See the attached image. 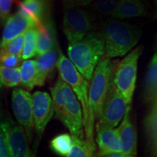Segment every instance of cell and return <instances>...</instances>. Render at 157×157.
Returning <instances> with one entry per match:
<instances>
[{"instance_id": "obj_1", "label": "cell", "mask_w": 157, "mask_h": 157, "mask_svg": "<svg viewBox=\"0 0 157 157\" xmlns=\"http://www.w3.org/2000/svg\"><path fill=\"white\" fill-rule=\"evenodd\" d=\"M51 93L56 119L67 127L71 136L85 137L81 104L70 86L60 77Z\"/></svg>"}, {"instance_id": "obj_2", "label": "cell", "mask_w": 157, "mask_h": 157, "mask_svg": "<svg viewBox=\"0 0 157 157\" xmlns=\"http://www.w3.org/2000/svg\"><path fill=\"white\" fill-rule=\"evenodd\" d=\"M105 54V41L101 30L90 31L81 40L69 44V60L88 82L98 62Z\"/></svg>"}, {"instance_id": "obj_3", "label": "cell", "mask_w": 157, "mask_h": 157, "mask_svg": "<svg viewBox=\"0 0 157 157\" xmlns=\"http://www.w3.org/2000/svg\"><path fill=\"white\" fill-rule=\"evenodd\" d=\"M56 67L58 68L60 77L70 86L81 104L85 138L92 142H95V124L92 121L90 113L88 81L79 73L71 61L66 58L60 50Z\"/></svg>"}, {"instance_id": "obj_4", "label": "cell", "mask_w": 157, "mask_h": 157, "mask_svg": "<svg viewBox=\"0 0 157 157\" xmlns=\"http://www.w3.org/2000/svg\"><path fill=\"white\" fill-rule=\"evenodd\" d=\"M105 41V52L109 58L125 56L140 40V26L118 20L105 21L102 26Z\"/></svg>"}, {"instance_id": "obj_5", "label": "cell", "mask_w": 157, "mask_h": 157, "mask_svg": "<svg viewBox=\"0 0 157 157\" xmlns=\"http://www.w3.org/2000/svg\"><path fill=\"white\" fill-rule=\"evenodd\" d=\"M110 58L106 56L101 59L90 80L88 91L90 113L91 120L94 124L101 113L113 80L116 66Z\"/></svg>"}, {"instance_id": "obj_6", "label": "cell", "mask_w": 157, "mask_h": 157, "mask_svg": "<svg viewBox=\"0 0 157 157\" xmlns=\"http://www.w3.org/2000/svg\"><path fill=\"white\" fill-rule=\"evenodd\" d=\"M142 52V46L131 51L116 66L113 72V83L129 105L132 104L137 79V63Z\"/></svg>"}, {"instance_id": "obj_7", "label": "cell", "mask_w": 157, "mask_h": 157, "mask_svg": "<svg viewBox=\"0 0 157 157\" xmlns=\"http://www.w3.org/2000/svg\"><path fill=\"white\" fill-rule=\"evenodd\" d=\"M94 14L79 7L65 8L63 29L69 44L78 42L94 28Z\"/></svg>"}, {"instance_id": "obj_8", "label": "cell", "mask_w": 157, "mask_h": 157, "mask_svg": "<svg viewBox=\"0 0 157 157\" xmlns=\"http://www.w3.org/2000/svg\"><path fill=\"white\" fill-rule=\"evenodd\" d=\"M128 105L124 98L118 91L113 79L95 126L116 127L122 120Z\"/></svg>"}, {"instance_id": "obj_9", "label": "cell", "mask_w": 157, "mask_h": 157, "mask_svg": "<svg viewBox=\"0 0 157 157\" xmlns=\"http://www.w3.org/2000/svg\"><path fill=\"white\" fill-rule=\"evenodd\" d=\"M0 129L3 131L8 144L10 156L30 157L31 153L28 144V137L24 129L12 119L0 121Z\"/></svg>"}, {"instance_id": "obj_10", "label": "cell", "mask_w": 157, "mask_h": 157, "mask_svg": "<svg viewBox=\"0 0 157 157\" xmlns=\"http://www.w3.org/2000/svg\"><path fill=\"white\" fill-rule=\"evenodd\" d=\"M12 101L15 117L24 129L28 140L31 141L34 127L32 95L26 90L15 89L13 92Z\"/></svg>"}, {"instance_id": "obj_11", "label": "cell", "mask_w": 157, "mask_h": 157, "mask_svg": "<svg viewBox=\"0 0 157 157\" xmlns=\"http://www.w3.org/2000/svg\"><path fill=\"white\" fill-rule=\"evenodd\" d=\"M32 111L35 131L40 140L45 127L54 114L53 103L48 93L36 91L33 94Z\"/></svg>"}, {"instance_id": "obj_12", "label": "cell", "mask_w": 157, "mask_h": 157, "mask_svg": "<svg viewBox=\"0 0 157 157\" xmlns=\"http://www.w3.org/2000/svg\"><path fill=\"white\" fill-rule=\"evenodd\" d=\"M131 105L127 106L121 124L118 127L121 152L125 157L137 155V132L130 119Z\"/></svg>"}, {"instance_id": "obj_13", "label": "cell", "mask_w": 157, "mask_h": 157, "mask_svg": "<svg viewBox=\"0 0 157 157\" xmlns=\"http://www.w3.org/2000/svg\"><path fill=\"white\" fill-rule=\"evenodd\" d=\"M96 142L98 146V156H107L113 153L121 152L118 129L107 126H95Z\"/></svg>"}, {"instance_id": "obj_14", "label": "cell", "mask_w": 157, "mask_h": 157, "mask_svg": "<svg viewBox=\"0 0 157 157\" xmlns=\"http://www.w3.org/2000/svg\"><path fill=\"white\" fill-rule=\"evenodd\" d=\"M36 28L38 29L36 44V54L38 56L58 47L56 27L51 17L45 15L41 23L36 25Z\"/></svg>"}, {"instance_id": "obj_15", "label": "cell", "mask_w": 157, "mask_h": 157, "mask_svg": "<svg viewBox=\"0 0 157 157\" xmlns=\"http://www.w3.org/2000/svg\"><path fill=\"white\" fill-rule=\"evenodd\" d=\"M35 26H36V24L32 19L19 13L9 17L3 31L2 39L0 44L1 48H4L14 37L25 33L29 29Z\"/></svg>"}, {"instance_id": "obj_16", "label": "cell", "mask_w": 157, "mask_h": 157, "mask_svg": "<svg viewBox=\"0 0 157 157\" xmlns=\"http://www.w3.org/2000/svg\"><path fill=\"white\" fill-rule=\"evenodd\" d=\"M60 53L58 46L52 50L39 56L36 60L37 69L36 86L42 87L47 78L56 67L57 61Z\"/></svg>"}, {"instance_id": "obj_17", "label": "cell", "mask_w": 157, "mask_h": 157, "mask_svg": "<svg viewBox=\"0 0 157 157\" xmlns=\"http://www.w3.org/2000/svg\"><path fill=\"white\" fill-rule=\"evenodd\" d=\"M148 14L146 4L143 0H121L111 14L113 19H127L145 17Z\"/></svg>"}, {"instance_id": "obj_18", "label": "cell", "mask_w": 157, "mask_h": 157, "mask_svg": "<svg viewBox=\"0 0 157 157\" xmlns=\"http://www.w3.org/2000/svg\"><path fill=\"white\" fill-rule=\"evenodd\" d=\"M47 7L42 0H23L19 3L18 13L32 19L37 25L45 17Z\"/></svg>"}, {"instance_id": "obj_19", "label": "cell", "mask_w": 157, "mask_h": 157, "mask_svg": "<svg viewBox=\"0 0 157 157\" xmlns=\"http://www.w3.org/2000/svg\"><path fill=\"white\" fill-rule=\"evenodd\" d=\"M144 100L147 103L154 101L157 95V51L148 65L144 82Z\"/></svg>"}, {"instance_id": "obj_20", "label": "cell", "mask_w": 157, "mask_h": 157, "mask_svg": "<svg viewBox=\"0 0 157 157\" xmlns=\"http://www.w3.org/2000/svg\"><path fill=\"white\" fill-rule=\"evenodd\" d=\"M72 137V146L71 148L69 157H92L95 156L96 145L85 137Z\"/></svg>"}, {"instance_id": "obj_21", "label": "cell", "mask_w": 157, "mask_h": 157, "mask_svg": "<svg viewBox=\"0 0 157 157\" xmlns=\"http://www.w3.org/2000/svg\"><path fill=\"white\" fill-rule=\"evenodd\" d=\"M21 84L25 89L31 90L37 83V69L36 61L27 60L23 61L20 67Z\"/></svg>"}, {"instance_id": "obj_22", "label": "cell", "mask_w": 157, "mask_h": 157, "mask_svg": "<svg viewBox=\"0 0 157 157\" xmlns=\"http://www.w3.org/2000/svg\"><path fill=\"white\" fill-rule=\"evenodd\" d=\"M37 38H38V29L36 26L31 28L25 31L22 54H21V58L23 60H28L36 54Z\"/></svg>"}, {"instance_id": "obj_23", "label": "cell", "mask_w": 157, "mask_h": 157, "mask_svg": "<svg viewBox=\"0 0 157 157\" xmlns=\"http://www.w3.org/2000/svg\"><path fill=\"white\" fill-rule=\"evenodd\" d=\"M0 83L2 86L14 87L21 84L20 68L6 67L0 65Z\"/></svg>"}, {"instance_id": "obj_24", "label": "cell", "mask_w": 157, "mask_h": 157, "mask_svg": "<svg viewBox=\"0 0 157 157\" xmlns=\"http://www.w3.org/2000/svg\"><path fill=\"white\" fill-rule=\"evenodd\" d=\"M71 146L72 137L67 133L57 135L50 142L51 149L61 156H68Z\"/></svg>"}, {"instance_id": "obj_25", "label": "cell", "mask_w": 157, "mask_h": 157, "mask_svg": "<svg viewBox=\"0 0 157 157\" xmlns=\"http://www.w3.org/2000/svg\"><path fill=\"white\" fill-rule=\"evenodd\" d=\"M121 2V0H93L90 9L100 16L111 17Z\"/></svg>"}, {"instance_id": "obj_26", "label": "cell", "mask_w": 157, "mask_h": 157, "mask_svg": "<svg viewBox=\"0 0 157 157\" xmlns=\"http://www.w3.org/2000/svg\"><path fill=\"white\" fill-rule=\"evenodd\" d=\"M25 33L19 34L11 39L4 48H1L0 53L11 54L21 57L23 50V42H24Z\"/></svg>"}, {"instance_id": "obj_27", "label": "cell", "mask_w": 157, "mask_h": 157, "mask_svg": "<svg viewBox=\"0 0 157 157\" xmlns=\"http://www.w3.org/2000/svg\"><path fill=\"white\" fill-rule=\"evenodd\" d=\"M152 111L146 117L145 127L148 135L152 140L157 141V107H153Z\"/></svg>"}, {"instance_id": "obj_28", "label": "cell", "mask_w": 157, "mask_h": 157, "mask_svg": "<svg viewBox=\"0 0 157 157\" xmlns=\"http://www.w3.org/2000/svg\"><path fill=\"white\" fill-rule=\"evenodd\" d=\"M21 57L11 54L0 53V64L6 67H18L21 61Z\"/></svg>"}, {"instance_id": "obj_29", "label": "cell", "mask_w": 157, "mask_h": 157, "mask_svg": "<svg viewBox=\"0 0 157 157\" xmlns=\"http://www.w3.org/2000/svg\"><path fill=\"white\" fill-rule=\"evenodd\" d=\"M13 1V0H0V19L2 22L8 19Z\"/></svg>"}, {"instance_id": "obj_30", "label": "cell", "mask_w": 157, "mask_h": 157, "mask_svg": "<svg viewBox=\"0 0 157 157\" xmlns=\"http://www.w3.org/2000/svg\"><path fill=\"white\" fill-rule=\"evenodd\" d=\"M10 156V151L5 134L0 129V157Z\"/></svg>"}, {"instance_id": "obj_31", "label": "cell", "mask_w": 157, "mask_h": 157, "mask_svg": "<svg viewBox=\"0 0 157 157\" xmlns=\"http://www.w3.org/2000/svg\"><path fill=\"white\" fill-rule=\"evenodd\" d=\"M93 0H63L64 8L73 7H84L91 4Z\"/></svg>"}, {"instance_id": "obj_32", "label": "cell", "mask_w": 157, "mask_h": 157, "mask_svg": "<svg viewBox=\"0 0 157 157\" xmlns=\"http://www.w3.org/2000/svg\"><path fill=\"white\" fill-rule=\"evenodd\" d=\"M154 18H157V0H154Z\"/></svg>"}, {"instance_id": "obj_33", "label": "cell", "mask_w": 157, "mask_h": 157, "mask_svg": "<svg viewBox=\"0 0 157 157\" xmlns=\"http://www.w3.org/2000/svg\"><path fill=\"white\" fill-rule=\"evenodd\" d=\"M152 102H153V104H154V107H157V95H156V97H155L154 101Z\"/></svg>"}, {"instance_id": "obj_34", "label": "cell", "mask_w": 157, "mask_h": 157, "mask_svg": "<svg viewBox=\"0 0 157 157\" xmlns=\"http://www.w3.org/2000/svg\"><path fill=\"white\" fill-rule=\"evenodd\" d=\"M42 1L43 2H44V3L45 4V5H46L47 7H48V4L50 2L51 0H42Z\"/></svg>"}, {"instance_id": "obj_35", "label": "cell", "mask_w": 157, "mask_h": 157, "mask_svg": "<svg viewBox=\"0 0 157 157\" xmlns=\"http://www.w3.org/2000/svg\"><path fill=\"white\" fill-rule=\"evenodd\" d=\"M0 52H1V46H0Z\"/></svg>"}]
</instances>
